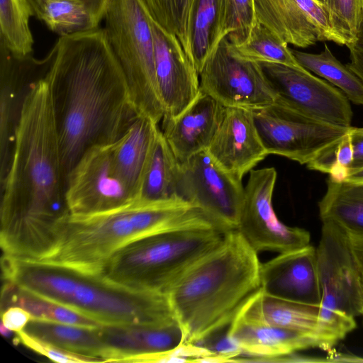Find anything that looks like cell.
I'll list each match as a JSON object with an SVG mask.
<instances>
[{
  "label": "cell",
  "mask_w": 363,
  "mask_h": 363,
  "mask_svg": "<svg viewBox=\"0 0 363 363\" xmlns=\"http://www.w3.org/2000/svg\"><path fill=\"white\" fill-rule=\"evenodd\" d=\"M1 190L3 255L19 259H45L54 249L60 225L70 214L46 78L33 86L25 100Z\"/></svg>",
  "instance_id": "cell-1"
},
{
  "label": "cell",
  "mask_w": 363,
  "mask_h": 363,
  "mask_svg": "<svg viewBox=\"0 0 363 363\" xmlns=\"http://www.w3.org/2000/svg\"><path fill=\"white\" fill-rule=\"evenodd\" d=\"M46 77L65 178L84 153L113 144L139 115L104 28L60 36Z\"/></svg>",
  "instance_id": "cell-2"
},
{
  "label": "cell",
  "mask_w": 363,
  "mask_h": 363,
  "mask_svg": "<svg viewBox=\"0 0 363 363\" xmlns=\"http://www.w3.org/2000/svg\"><path fill=\"white\" fill-rule=\"evenodd\" d=\"M260 267L258 252L238 230H232L188 269L165 294L184 342L199 343L228 328L259 289Z\"/></svg>",
  "instance_id": "cell-3"
},
{
  "label": "cell",
  "mask_w": 363,
  "mask_h": 363,
  "mask_svg": "<svg viewBox=\"0 0 363 363\" xmlns=\"http://www.w3.org/2000/svg\"><path fill=\"white\" fill-rule=\"evenodd\" d=\"M3 279L75 311L101 325L166 324L177 322L165 294L139 291L52 262L2 255Z\"/></svg>",
  "instance_id": "cell-4"
},
{
  "label": "cell",
  "mask_w": 363,
  "mask_h": 363,
  "mask_svg": "<svg viewBox=\"0 0 363 363\" xmlns=\"http://www.w3.org/2000/svg\"><path fill=\"white\" fill-rule=\"evenodd\" d=\"M191 228H218L201 209L187 202L147 204L136 199L104 213L69 214L60 225L53 250L43 261L101 274L113 255L134 240Z\"/></svg>",
  "instance_id": "cell-5"
},
{
  "label": "cell",
  "mask_w": 363,
  "mask_h": 363,
  "mask_svg": "<svg viewBox=\"0 0 363 363\" xmlns=\"http://www.w3.org/2000/svg\"><path fill=\"white\" fill-rule=\"evenodd\" d=\"M226 232L191 228L143 237L113 254L101 274L133 290L166 294L188 269L220 244Z\"/></svg>",
  "instance_id": "cell-6"
},
{
  "label": "cell",
  "mask_w": 363,
  "mask_h": 363,
  "mask_svg": "<svg viewBox=\"0 0 363 363\" xmlns=\"http://www.w3.org/2000/svg\"><path fill=\"white\" fill-rule=\"evenodd\" d=\"M152 17L145 0H108L103 19L138 113L158 124L164 109L156 76Z\"/></svg>",
  "instance_id": "cell-7"
},
{
  "label": "cell",
  "mask_w": 363,
  "mask_h": 363,
  "mask_svg": "<svg viewBox=\"0 0 363 363\" xmlns=\"http://www.w3.org/2000/svg\"><path fill=\"white\" fill-rule=\"evenodd\" d=\"M322 222L316 249L320 315L340 334L347 335L356 328L354 318L362 315V269L350 237L334 223Z\"/></svg>",
  "instance_id": "cell-8"
},
{
  "label": "cell",
  "mask_w": 363,
  "mask_h": 363,
  "mask_svg": "<svg viewBox=\"0 0 363 363\" xmlns=\"http://www.w3.org/2000/svg\"><path fill=\"white\" fill-rule=\"evenodd\" d=\"M255 125L268 154L307 164L340 141L351 127L332 125L279 102L252 111Z\"/></svg>",
  "instance_id": "cell-9"
},
{
  "label": "cell",
  "mask_w": 363,
  "mask_h": 363,
  "mask_svg": "<svg viewBox=\"0 0 363 363\" xmlns=\"http://www.w3.org/2000/svg\"><path fill=\"white\" fill-rule=\"evenodd\" d=\"M242 180L223 169L206 150L180 163L179 193L223 231L237 230L244 202Z\"/></svg>",
  "instance_id": "cell-10"
},
{
  "label": "cell",
  "mask_w": 363,
  "mask_h": 363,
  "mask_svg": "<svg viewBox=\"0 0 363 363\" xmlns=\"http://www.w3.org/2000/svg\"><path fill=\"white\" fill-rule=\"evenodd\" d=\"M273 167L252 169L244 188V202L237 230L257 252L284 253L310 245L305 229L284 224L277 216L272 196L277 180Z\"/></svg>",
  "instance_id": "cell-11"
},
{
  "label": "cell",
  "mask_w": 363,
  "mask_h": 363,
  "mask_svg": "<svg viewBox=\"0 0 363 363\" xmlns=\"http://www.w3.org/2000/svg\"><path fill=\"white\" fill-rule=\"evenodd\" d=\"M199 76L200 89L226 108L254 111L277 100L261 64L234 56L226 37L206 62Z\"/></svg>",
  "instance_id": "cell-12"
},
{
  "label": "cell",
  "mask_w": 363,
  "mask_h": 363,
  "mask_svg": "<svg viewBox=\"0 0 363 363\" xmlns=\"http://www.w3.org/2000/svg\"><path fill=\"white\" fill-rule=\"evenodd\" d=\"M260 64L276 93V101L327 123L351 126L352 107L338 88L305 68L277 63Z\"/></svg>",
  "instance_id": "cell-13"
},
{
  "label": "cell",
  "mask_w": 363,
  "mask_h": 363,
  "mask_svg": "<svg viewBox=\"0 0 363 363\" xmlns=\"http://www.w3.org/2000/svg\"><path fill=\"white\" fill-rule=\"evenodd\" d=\"M112 145L91 147L69 173L65 196L71 215L104 213L136 200L113 170Z\"/></svg>",
  "instance_id": "cell-14"
},
{
  "label": "cell",
  "mask_w": 363,
  "mask_h": 363,
  "mask_svg": "<svg viewBox=\"0 0 363 363\" xmlns=\"http://www.w3.org/2000/svg\"><path fill=\"white\" fill-rule=\"evenodd\" d=\"M55 46L43 59L14 54L0 43V184L10 164L16 129L25 100L33 86L45 79Z\"/></svg>",
  "instance_id": "cell-15"
},
{
  "label": "cell",
  "mask_w": 363,
  "mask_h": 363,
  "mask_svg": "<svg viewBox=\"0 0 363 363\" xmlns=\"http://www.w3.org/2000/svg\"><path fill=\"white\" fill-rule=\"evenodd\" d=\"M257 23L284 42L306 48L320 41L342 45L333 33L327 11L316 0H254Z\"/></svg>",
  "instance_id": "cell-16"
},
{
  "label": "cell",
  "mask_w": 363,
  "mask_h": 363,
  "mask_svg": "<svg viewBox=\"0 0 363 363\" xmlns=\"http://www.w3.org/2000/svg\"><path fill=\"white\" fill-rule=\"evenodd\" d=\"M155 69L164 109L163 118L179 116L200 91L199 74L179 38L167 31L153 17Z\"/></svg>",
  "instance_id": "cell-17"
},
{
  "label": "cell",
  "mask_w": 363,
  "mask_h": 363,
  "mask_svg": "<svg viewBox=\"0 0 363 363\" xmlns=\"http://www.w3.org/2000/svg\"><path fill=\"white\" fill-rule=\"evenodd\" d=\"M260 289L267 295L318 306L321 302L316 249L308 245L261 263Z\"/></svg>",
  "instance_id": "cell-18"
},
{
  "label": "cell",
  "mask_w": 363,
  "mask_h": 363,
  "mask_svg": "<svg viewBox=\"0 0 363 363\" xmlns=\"http://www.w3.org/2000/svg\"><path fill=\"white\" fill-rule=\"evenodd\" d=\"M207 152L225 171L242 177L269 154L258 133L252 111L228 107Z\"/></svg>",
  "instance_id": "cell-19"
},
{
  "label": "cell",
  "mask_w": 363,
  "mask_h": 363,
  "mask_svg": "<svg viewBox=\"0 0 363 363\" xmlns=\"http://www.w3.org/2000/svg\"><path fill=\"white\" fill-rule=\"evenodd\" d=\"M235 316L245 320L291 329L318 339L322 349L330 350L342 340L320 315V306L277 298L260 288L242 304Z\"/></svg>",
  "instance_id": "cell-20"
},
{
  "label": "cell",
  "mask_w": 363,
  "mask_h": 363,
  "mask_svg": "<svg viewBox=\"0 0 363 363\" xmlns=\"http://www.w3.org/2000/svg\"><path fill=\"white\" fill-rule=\"evenodd\" d=\"M225 108L200 89L194 101L179 116L162 118L161 130L180 163L207 150Z\"/></svg>",
  "instance_id": "cell-21"
},
{
  "label": "cell",
  "mask_w": 363,
  "mask_h": 363,
  "mask_svg": "<svg viewBox=\"0 0 363 363\" xmlns=\"http://www.w3.org/2000/svg\"><path fill=\"white\" fill-rule=\"evenodd\" d=\"M97 331L105 347V362H126L138 356L167 352L184 342L183 333L177 322L158 325H101Z\"/></svg>",
  "instance_id": "cell-22"
},
{
  "label": "cell",
  "mask_w": 363,
  "mask_h": 363,
  "mask_svg": "<svg viewBox=\"0 0 363 363\" xmlns=\"http://www.w3.org/2000/svg\"><path fill=\"white\" fill-rule=\"evenodd\" d=\"M228 333L241 348L242 354L255 357L251 362H277V359L299 350L319 347L320 342L299 331L255 323L235 316Z\"/></svg>",
  "instance_id": "cell-23"
},
{
  "label": "cell",
  "mask_w": 363,
  "mask_h": 363,
  "mask_svg": "<svg viewBox=\"0 0 363 363\" xmlns=\"http://www.w3.org/2000/svg\"><path fill=\"white\" fill-rule=\"evenodd\" d=\"M160 128L150 118L138 116L111 148L113 170L131 196H140L145 172Z\"/></svg>",
  "instance_id": "cell-24"
},
{
  "label": "cell",
  "mask_w": 363,
  "mask_h": 363,
  "mask_svg": "<svg viewBox=\"0 0 363 363\" xmlns=\"http://www.w3.org/2000/svg\"><path fill=\"white\" fill-rule=\"evenodd\" d=\"M179 173L180 162L160 129L152 145L138 199L147 204L186 202L179 193Z\"/></svg>",
  "instance_id": "cell-25"
},
{
  "label": "cell",
  "mask_w": 363,
  "mask_h": 363,
  "mask_svg": "<svg viewBox=\"0 0 363 363\" xmlns=\"http://www.w3.org/2000/svg\"><path fill=\"white\" fill-rule=\"evenodd\" d=\"M318 202L322 220L336 225L351 238H363V182L327 179Z\"/></svg>",
  "instance_id": "cell-26"
},
{
  "label": "cell",
  "mask_w": 363,
  "mask_h": 363,
  "mask_svg": "<svg viewBox=\"0 0 363 363\" xmlns=\"http://www.w3.org/2000/svg\"><path fill=\"white\" fill-rule=\"evenodd\" d=\"M23 331L62 350L104 360L105 347L97 328L30 319Z\"/></svg>",
  "instance_id": "cell-27"
},
{
  "label": "cell",
  "mask_w": 363,
  "mask_h": 363,
  "mask_svg": "<svg viewBox=\"0 0 363 363\" xmlns=\"http://www.w3.org/2000/svg\"><path fill=\"white\" fill-rule=\"evenodd\" d=\"M11 306L23 308L30 313L31 319L91 328L101 325L96 321L75 311L4 281L1 292V311Z\"/></svg>",
  "instance_id": "cell-28"
},
{
  "label": "cell",
  "mask_w": 363,
  "mask_h": 363,
  "mask_svg": "<svg viewBox=\"0 0 363 363\" xmlns=\"http://www.w3.org/2000/svg\"><path fill=\"white\" fill-rule=\"evenodd\" d=\"M29 1L35 16L43 21L50 30L60 36L86 33L99 28L100 21L82 0Z\"/></svg>",
  "instance_id": "cell-29"
},
{
  "label": "cell",
  "mask_w": 363,
  "mask_h": 363,
  "mask_svg": "<svg viewBox=\"0 0 363 363\" xmlns=\"http://www.w3.org/2000/svg\"><path fill=\"white\" fill-rule=\"evenodd\" d=\"M222 27V0H197L191 30V60L199 74L225 38Z\"/></svg>",
  "instance_id": "cell-30"
},
{
  "label": "cell",
  "mask_w": 363,
  "mask_h": 363,
  "mask_svg": "<svg viewBox=\"0 0 363 363\" xmlns=\"http://www.w3.org/2000/svg\"><path fill=\"white\" fill-rule=\"evenodd\" d=\"M298 62L308 71L322 77L337 87L353 104L363 105V82L347 65L341 63L325 45L319 54L292 50Z\"/></svg>",
  "instance_id": "cell-31"
},
{
  "label": "cell",
  "mask_w": 363,
  "mask_h": 363,
  "mask_svg": "<svg viewBox=\"0 0 363 363\" xmlns=\"http://www.w3.org/2000/svg\"><path fill=\"white\" fill-rule=\"evenodd\" d=\"M228 46L231 53L242 60L303 69L296 60L288 44L258 23L245 41L238 45H233L228 41Z\"/></svg>",
  "instance_id": "cell-32"
},
{
  "label": "cell",
  "mask_w": 363,
  "mask_h": 363,
  "mask_svg": "<svg viewBox=\"0 0 363 363\" xmlns=\"http://www.w3.org/2000/svg\"><path fill=\"white\" fill-rule=\"evenodd\" d=\"M35 16L28 0H0V43L19 55L32 54L29 20Z\"/></svg>",
  "instance_id": "cell-33"
},
{
  "label": "cell",
  "mask_w": 363,
  "mask_h": 363,
  "mask_svg": "<svg viewBox=\"0 0 363 363\" xmlns=\"http://www.w3.org/2000/svg\"><path fill=\"white\" fill-rule=\"evenodd\" d=\"M145 1L155 20L167 31L179 38L191 60V30L197 0Z\"/></svg>",
  "instance_id": "cell-34"
},
{
  "label": "cell",
  "mask_w": 363,
  "mask_h": 363,
  "mask_svg": "<svg viewBox=\"0 0 363 363\" xmlns=\"http://www.w3.org/2000/svg\"><path fill=\"white\" fill-rule=\"evenodd\" d=\"M335 35L347 48L357 42L363 18V0H324Z\"/></svg>",
  "instance_id": "cell-35"
},
{
  "label": "cell",
  "mask_w": 363,
  "mask_h": 363,
  "mask_svg": "<svg viewBox=\"0 0 363 363\" xmlns=\"http://www.w3.org/2000/svg\"><path fill=\"white\" fill-rule=\"evenodd\" d=\"M223 35L233 45L245 41L257 23L254 0H222Z\"/></svg>",
  "instance_id": "cell-36"
},
{
  "label": "cell",
  "mask_w": 363,
  "mask_h": 363,
  "mask_svg": "<svg viewBox=\"0 0 363 363\" xmlns=\"http://www.w3.org/2000/svg\"><path fill=\"white\" fill-rule=\"evenodd\" d=\"M13 342L22 343L31 350L60 363L104 362L102 359L73 353L37 339L25 331L15 333Z\"/></svg>",
  "instance_id": "cell-37"
},
{
  "label": "cell",
  "mask_w": 363,
  "mask_h": 363,
  "mask_svg": "<svg viewBox=\"0 0 363 363\" xmlns=\"http://www.w3.org/2000/svg\"><path fill=\"white\" fill-rule=\"evenodd\" d=\"M1 323L14 333L23 330L31 315L23 308L11 306L1 311Z\"/></svg>",
  "instance_id": "cell-38"
},
{
  "label": "cell",
  "mask_w": 363,
  "mask_h": 363,
  "mask_svg": "<svg viewBox=\"0 0 363 363\" xmlns=\"http://www.w3.org/2000/svg\"><path fill=\"white\" fill-rule=\"evenodd\" d=\"M353 157L350 169L363 167V126L352 127L349 130Z\"/></svg>",
  "instance_id": "cell-39"
},
{
  "label": "cell",
  "mask_w": 363,
  "mask_h": 363,
  "mask_svg": "<svg viewBox=\"0 0 363 363\" xmlns=\"http://www.w3.org/2000/svg\"><path fill=\"white\" fill-rule=\"evenodd\" d=\"M348 48L350 62L346 65L363 82V46L355 43Z\"/></svg>",
  "instance_id": "cell-40"
},
{
  "label": "cell",
  "mask_w": 363,
  "mask_h": 363,
  "mask_svg": "<svg viewBox=\"0 0 363 363\" xmlns=\"http://www.w3.org/2000/svg\"><path fill=\"white\" fill-rule=\"evenodd\" d=\"M350 238L352 250L362 269H363V238Z\"/></svg>",
  "instance_id": "cell-41"
},
{
  "label": "cell",
  "mask_w": 363,
  "mask_h": 363,
  "mask_svg": "<svg viewBox=\"0 0 363 363\" xmlns=\"http://www.w3.org/2000/svg\"><path fill=\"white\" fill-rule=\"evenodd\" d=\"M343 180L353 182H363V167L348 170Z\"/></svg>",
  "instance_id": "cell-42"
},
{
  "label": "cell",
  "mask_w": 363,
  "mask_h": 363,
  "mask_svg": "<svg viewBox=\"0 0 363 363\" xmlns=\"http://www.w3.org/2000/svg\"><path fill=\"white\" fill-rule=\"evenodd\" d=\"M0 330H1V333L2 334V335L6 337H11L13 333H14L11 330H10L8 328H6L1 323V326H0Z\"/></svg>",
  "instance_id": "cell-43"
},
{
  "label": "cell",
  "mask_w": 363,
  "mask_h": 363,
  "mask_svg": "<svg viewBox=\"0 0 363 363\" xmlns=\"http://www.w3.org/2000/svg\"><path fill=\"white\" fill-rule=\"evenodd\" d=\"M357 44L363 46V18L362 20L357 35Z\"/></svg>",
  "instance_id": "cell-44"
},
{
  "label": "cell",
  "mask_w": 363,
  "mask_h": 363,
  "mask_svg": "<svg viewBox=\"0 0 363 363\" xmlns=\"http://www.w3.org/2000/svg\"><path fill=\"white\" fill-rule=\"evenodd\" d=\"M360 291H361L362 315H363V269H362V273H361V277H360Z\"/></svg>",
  "instance_id": "cell-45"
},
{
  "label": "cell",
  "mask_w": 363,
  "mask_h": 363,
  "mask_svg": "<svg viewBox=\"0 0 363 363\" xmlns=\"http://www.w3.org/2000/svg\"><path fill=\"white\" fill-rule=\"evenodd\" d=\"M316 1L324 5V0H316Z\"/></svg>",
  "instance_id": "cell-46"
},
{
  "label": "cell",
  "mask_w": 363,
  "mask_h": 363,
  "mask_svg": "<svg viewBox=\"0 0 363 363\" xmlns=\"http://www.w3.org/2000/svg\"><path fill=\"white\" fill-rule=\"evenodd\" d=\"M29 1H32V0H29Z\"/></svg>",
  "instance_id": "cell-47"
}]
</instances>
